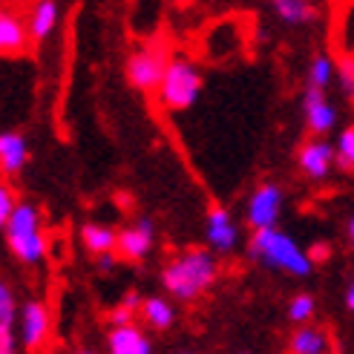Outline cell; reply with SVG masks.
Here are the masks:
<instances>
[{
  "instance_id": "cell-1",
  "label": "cell",
  "mask_w": 354,
  "mask_h": 354,
  "mask_svg": "<svg viewBox=\"0 0 354 354\" xmlns=\"http://www.w3.org/2000/svg\"><path fill=\"white\" fill-rule=\"evenodd\" d=\"M248 254H251L254 262L265 265V268L282 271L288 277H308L311 268H314L311 257L288 234L277 231V227H262V231H254L251 245H248Z\"/></svg>"
},
{
  "instance_id": "cell-2",
  "label": "cell",
  "mask_w": 354,
  "mask_h": 354,
  "mask_svg": "<svg viewBox=\"0 0 354 354\" xmlns=\"http://www.w3.org/2000/svg\"><path fill=\"white\" fill-rule=\"evenodd\" d=\"M216 271H219V265L210 251H185L165 268L162 282L170 291V297L182 299V303H190V299L202 297L214 286Z\"/></svg>"
},
{
  "instance_id": "cell-3",
  "label": "cell",
  "mask_w": 354,
  "mask_h": 354,
  "mask_svg": "<svg viewBox=\"0 0 354 354\" xmlns=\"http://www.w3.org/2000/svg\"><path fill=\"white\" fill-rule=\"evenodd\" d=\"M6 227V242H9V251L15 254L17 262L24 265H38L46 254V239L41 234V216H38V207L32 205H17L15 214L9 216Z\"/></svg>"
},
{
  "instance_id": "cell-4",
  "label": "cell",
  "mask_w": 354,
  "mask_h": 354,
  "mask_svg": "<svg viewBox=\"0 0 354 354\" xmlns=\"http://www.w3.org/2000/svg\"><path fill=\"white\" fill-rule=\"evenodd\" d=\"M202 90V75L199 69L185 58H173L165 69V78L158 84V98L167 110H187L196 104Z\"/></svg>"
},
{
  "instance_id": "cell-5",
  "label": "cell",
  "mask_w": 354,
  "mask_h": 354,
  "mask_svg": "<svg viewBox=\"0 0 354 354\" xmlns=\"http://www.w3.org/2000/svg\"><path fill=\"white\" fill-rule=\"evenodd\" d=\"M167 55L162 46H145L138 49L136 55H130L127 61V78L133 86L138 90H156L165 78V69H167Z\"/></svg>"
},
{
  "instance_id": "cell-6",
  "label": "cell",
  "mask_w": 354,
  "mask_h": 354,
  "mask_svg": "<svg viewBox=\"0 0 354 354\" xmlns=\"http://www.w3.org/2000/svg\"><path fill=\"white\" fill-rule=\"evenodd\" d=\"M279 207H282V190L271 182H265L254 190V196L248 199L245 207V219L254 231H262V227H277L279 219Z\"/></svg>"
},
{
  "instance_id": "cell-7",
  "label": "cell",
  "mask_w": 354,
  "mask_h": 354,
  "mask_svg": "<svg viewBox=\"0 0 354 354\" xmlns=\"http://www.w3.org/2000/svg\"><path fill=\"white\" fill-rule=\"evenodd\" d=\"M334 162H337V147H331L328 141L314 138L299 147V170L311 179H326Z\"/></svg>"
},
{
  "instance_id": "cell-8",
  "label": "cell",
  "mask_w": 354,
  "mask_h": 354,
  "mask_svg": "<svg viewBox=\"0 0 354 354\" xmlns=\"http://www.w3.org/2000/svg\"><path fill=\"white\" fill-rule=\"evenodd\" d=\"M207 242L219 254H231L236 248L239 231H236V222L231 219V214H227L225 207H210V214H207Z\"/></svg>"
},
{
  "instance_id": "cell-9",
  "label": "cell",
  "mask_w": 354,
  "mask_h": 354,
  "mask_svg": "<svg viewBox=\"0 0 354 354\" xmlns=\"http://www.w3.org/2000/svg\"><path fill=\"white\" fill-rule=\"evenodd\" d=\"M49 337V311L44 303H26L21 311V340L24 346L32 348H41Z\"/></svg>"
},
{
  "instance_id": "cell-10",
  "label": "cell",
  "mask_w": 354,
  "mask_h": 354,
  "mask_svg": "<svg viewBox=\"0 0 354 354\" xmlns=\"http://www.w3.org/2000/svg\"><path fill=\"white\" fill-rule=\"evenodd\" d=\"M303 110H306V124L314 136H326V133H331L334 124H337V113H334V107L326 101L323 90H317V86H308Z\"/></svg>"
},
{
  "instance_id": "cell-11",
  "label": "cell",
  "mask_w": 354,
  "mask_h": 354,
  "mask_svg": "<svg viewBox=\"0 0 354 354\" xmlns=\"http://www.w3.org/2000/svg\"><path fill=\"white\" fill-rule=\"evenodd\" d=\"M150 248H153V225L147 219L133 225V227H127V231H121L118 234V242H115L118 257L130 259V262L145 259L150 254Z\"/></svg>"
},
{
  "instance_id": "cell-12",
  "label": "cell",
  "mask_w": 354,
  "mask_h": 354,
  "mask_svg": "<svg viewBox=\"0 0 354 354\" xmlns=\"http://www.w3.org/2000/svg\"><path fill=\"white\" fill-rule=\"evenodd\" d=\"M29 38H32L29 24H24L21 17L12 12L0 15V49H3V55H21Z\"/></svg>"
},
{
  "instance_id": "cell-13",
  "label": "cell",
  "mask_w": 354,
  "mask_h": 354,
  "mask_svg": "<svg viewBox=\"0 0 354 354\" xmlns=\"http://www.w3.org/2000/svg\"><path fill=\"white\" fill-rule=\"evenodd\" d=\"M107 343H110V351H113V354H150V351H153L150 340H147L133 323H127V326H113Z\"/></svg>"
},
{
  "instance_id": "cell-14",
  "label": "cell",
  "mask_w": 354,
  "mask_h": 354,
  "mask_svg": "<svg viewBox=\"0 0 354 354\" xmlns=\"http://www.w3.org/2000/svg\"><path fill=\"white\" fill-rule=\"evenodd\" d=\"M26 156H29V150H26V141H24L21 133L6 130L3 136H0V167H3L6 176L21 173L24 165H26Z\"/></svg>"
},
{
  "instance_id": "cell-15",
  "label": "cell",
  "mask_w": 354,
  "mask_h": 354,
  "mask_svg": "<svg viewBox=\"0 0 354 354\" xmlns=\"http://www.w3.org/2000/svg\"><path fill=\"white\" fill-rule=\"evenodd\" d=\"M58 3L55 0H38V3L32 6V12H29V32H32V38L35 41H44V38H49L52 32H55V26H58Z\"/></svg>"
},
{
  "instance_id": "cell-16",
  "label": "cell",
  "mask_w": 354,
  "mask_h": 354,
  "mask_svg": "<svg viewBox=\"0 0 354 354\" xmlns=\"http://www.w3.org/2000/svg\"><path fill=\"white\" fill-rule=\"evenodd\" d=\"M138 314H141V320H145L150 328H156V331L170 328V326H173V320H176L173 306L167 303V299H162V297H147L145 303H141Z\"/></svg>"
},
{
  "instance_id": "cell-17",
  "label": "cell",
  "mask_w": 354,
  "mask_h": 354,
  "mask_svg": "<svg viewBox=\"0 0 354 354\" xmlns=\"http://www.w3.org/2000/svg\"><path fill=\"white\" fill-rule=\"evenodd\" d=\"M12 326H15V297L9 286H0V354L15 351Z\"/></svg>"
},
{
  "instance_id": "cell-18",
  "label": "cell",
  "mask_w": 354,
  "mask_h": 354,
  "mask_svg": "<svg viewBox=\"0 0 354 354\" xmlns=\"http://www.w3.org/2000/svg\"><path fill=\"white\" fill-rule=\"evenodd\" d=\"M81 239L86 245V251L93 254H107V251H115V242H118V234L107 225H84L81 231Z\"/></svg>"
},
{
  "instance_id": "cell-19",
  "label": "cell",
  "mask_w": 354,
  "mask_h": 354,
  "mask_svg": "<svg viewBox=\"0 0 354 354\" xmlns=\"http://www.w3.org/2000/svg\"><path fill=\"white\" fill-rule=\"evenodd\" d=\"M326 346H328L326 334H323L320 328H314V326L297 328L294 337H291V351H294V354H323Z\"/></svg>"
},
{
  "instance_id": "cell-20",
  "label": "cell",
  "mask_w": 354,
  "mask_h": 354,
  "mask_svg": "<svg viewBox=\"0 0 354 354\" xmlns=\"http://www.w3.org/2000/svg\"><path fill=\"white\" fill-rule=\"evenodd\" d=\"M274 9L286 24H308L317 17V9L311 6V0H274Z\"/></svg>"
},
{
  "instance_id": "cell-21",
  "label": "cell",
  "mask_w": 354,
  "mask_h": 354,
  "mask_svg": "<svg viewBox=\"0 0 354 354\" xmlns=\"http://www.w3.org/2000/svg\"><path fill=\"white\" fill-rule=\"evenodd\" d=\"M334 64H331V58H326V55H317L314 61H311V66H308V86H317V90H326V86L331 84V78H334Z\"/></svg>"
},
{
  "instance_id": "cell-22",
  "label": "cell",
  "mask_w": 354,
  "mask_h": 354,
  "mask_svg": "<svg viewBox=\"0 0 354 354\" xmlns=\"http://www.w3.org/2000/svg\"><path fill=\"white\" fill-rule=\"evenodd\" d=\"M337 165L343 170H354V127H346L337 138Z\"/></svg>"
},
{
  "instance_id": "cell-23",
  "label": "cell",
  "mask_w": 354,
  "mask_h": 354,
  "mask_svg": "<svg viewBox=\"0 0 354 354\" xmlns=\"http://www.w3.org/2000/svg\"><path fill=\"white\" fill-rule=\"evenodd\" d=\"M288 317H291V323H308L314 317V297L297 294L291 299V306H288Z\"/></svg>"
},
{
  "instance_id": "cell-24",
  "label": "cell",
  "mask_w": 354,
  "mask_h": 354,
  "mask_svg": "<svg viewBox=\"0 0 354 354\" xmlns=\"http://www.w3.org/2000/svg\"><path fill=\"white\" fill-rule=\"evenodd\" d=\"M337 81H340V90L354 98V58H343L337 64Z\"/></svg>"
},
{
  "instance_id": "cell-25",
  "label": "cell",
  "mask_w": 354,
  "mask_h": 354,
  "mask_svg": "<svg viewBox=\"0 0 354 354\" xmlns=\"http://www.w3.org/2000/svg\"><path fill=\"white\" fill-rule=\"evenodd\" d=\"M15 207H17V202L12 196V190L9 187H0V225L9 222V216L15 214Z\"/></svg>"
},
{
  "instance_id": "cell-26",
  "label": "cell",
  "mask_w": 354,
  "mask_h": 354,
  "mask_svg": "<svg viewBox=\"0 0 354 354\" xmlns=\"http://www.w3.org/2000/svg\"><path fill=\"white\" fill-rule=\"evenodd\" d=\"M136 320V308H130V306H121V308H115L113 314H110V323L113 326H127V323H133Z\"/></svg>"
},
{
  "instance_id": "cell-27",
  "label": "cell",
  "mask_w": 354,
  "mask_h": 354,
  "mask_svg": "<svg viewBox=\"0 0 354 354\" xmlns=\"http://www.w3.org/2000/svg\"><path fill=\"white\" fill-rule=\"evenodd\" d=\"M98 268H101V271H113V268H115V254H113V251L98 254Z\"/></svg>"
},
{
  "instance_id": "cell-28",
  "label": "cell",
  "mask_w": 354,
  "mask_h": 354,
  "mask_svg": "<svg viewBox=\"0 0 354 354\" xmlns=\"http://www.w3.org/2000/svg\"><path fill=\"white\" fill-rule=\"evenodd\" d=\"M346 306H348V311H354V282H351L348 291H346Z\"/></svg>"
},
{
  "instance_id": "cell-29",
  "label": "cell",
  "mask_w": 354,
  "mask_h": 354,
  "mask_svg": "<svg viewBox=\"0 0 354 354\" xmlns=\"http://www.w3.org/2000/svg\"><path fill=\"white\" fill-rule=\"evenodd\" d=\"M348 236H351V245H354V216H351V222H348Z\"/></svg>"
},
{
  "instance_id": "cell-30",
  "label": "cell",
  "mask_w": 354,
  "mask_h": 354,
  "mask_svg": "<svg viewBox=\"0 0 354 354\" xmlns=\"http://www.w3.org/2000/svg\"><path fill=\"white\" fill-rule=\"evenodd\" d=\"M176 3H190V0H176Z\"/></svg>"
}]
</instances>
